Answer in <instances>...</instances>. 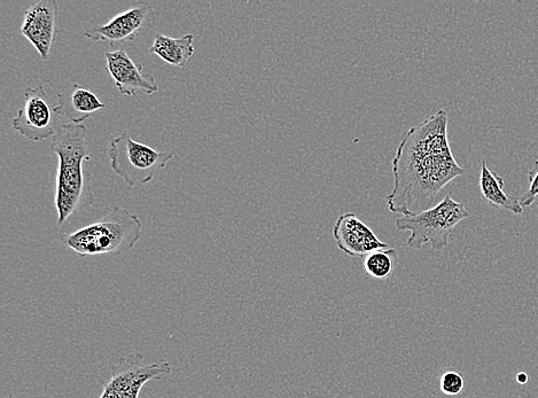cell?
<instances>
[{"label": "cell", "mask_w": 538, "mask_h": 398, "mask_svg": "<svg viewBox=\"0 0 538 398\" xmlns=\"http://www.w3.org/2000/svg\"><path fill=\"white\" fill-rule=\"evenodd\" d=\"M448 123L447 112L439 109L405 134L393 159L394 189L386 198L392 213L424 212L444 187L465 173L452 154Z\"/></svg>", "instance_id": "6da1fadb"}, {"label": "cell", "mask_w": 538, "mask_h": 398, "mask_svg": "<svg viewBox=\"0 0 538 398\" xmlns=\"http://www.w3.org/2000/svg\"><path fill=\"white\" fill-rule=\"evenodd\" d=\"M89 132L83 124L67 123L52 137L51 152L58 155L56 186L58 224L64 225L70 216L89 208L95 202L84 162L91 160Z\"/></svg>", "instance_id": "7a4b0ae2"}, {"label": "cell", "mask_w": 538, "mask_h": 398, "mask_svg": "<svg viewBox=\"0 0 538 398\" xmlns=\"http://www.w3.org/2000/svg\"><path fill=\"white\" fill-rule=\"evenodd\" d=\"M143 234L139 217L128 209L115 206L100 221L74 232L60 234V241L82 257L104 254L122 255L131 251Z\"/></svg>", "instance_id": "3957f363"}, {"label": "cell", "mask_w": 538, "mask_h": 398, "mask_svg": "<svg viewBox=\"0 0 538 398\" xmlns=\"http://www.w3.org/2000/svg\"><path fill=\"white\" fill-rule=\"evenodd\" d=\"M467 217H470V212L463 202L452 199L448 194L438 205L424 212L399 218L395 228L410 232L409 247L420 249L430 244L435 251H441L449 245L452 231Z\"/></svg>", "instance_id": "277c9868"}, {"label": "cell", "mask_w": 538, "mask_h": 398, "mask_svg": "<svg viewBox=\"0 0 538 398\" xmlns=\"http://www.w3.org/2000/svg\"><path fill=\"white\" fill-rule=\"evenodd\" d=\"M108 154L112 170L129 187L151 183L174 158L171 152H159L135 142L127 131L109 143Z\"/></svg>", "instance_id": "5b68a950"}, {"label": "cell", "mask_w": 538, "mask_h": 398, "mask_svg": "<svg viewBox=\"0 0 538 398\" xmlns=\"http://www.w3.org/2000/svg\"><path fill=\"white\" fill-rule=\"evenodd\" d=\"M173 366L168 362L144 364V355L132 353L112 366L111 378L103 382L99 398H139L147 382L169 376Z\"/></svg>", "instance_id": "8992f818"}, {"label": "cell", "mask_w": 538, "mask_h": 398, "mask_svg": "<svg viewBox=\"0 0 538 398\" xmlns=\"http://www.w3.org/2000/svg\"><path fill=\"white\" fill-rule=\"evenodd\" d=\"M157 19L153 6L147 2H137L129 10L116 15L104 26L85 31L84 36L92 42H108L112 46L135 41V39L155 27Z\"/></svg>", "instance_id": "52a82bcc"}, {"label": "cell", "mask_w": 538, "mask_h": 398, "mask_svg": "<svg viewBox=\"0 0 538 398\" xmlns=\"http://www.w3.org/2000/svg\"><path fill=\"white\" fill-rule=\"evenodd\" d=\"M53 113L54 108L51 107L43 87L27 88L25 105L13 120L12 126L31 142H42L56 134Z\"/></svg>", "instance_id": "ba28073f"}, {"label": "cell", "mask_w": 538, "mask_h": 398, "mask_svg": "<svg viewBox=\"0 0 538 398\" xmlns=\"http://www.w3.org/2000/svg\"><path fill=\"white\" fill-rule=\"evenodd\" d=\"M59 4L56 0H40L29 7L21 34L33 44L43 61H48L57 36Z\"/></svg>", "instance_id": "9c48e42d"}, {"label": "cell", "mask_w": 538, "mask_h": 398, "mask_svg": "<svg viewBox=\"0 0 538 398\" xmlns=\"http://www.w3.org/2000/svg\"><path fill=\"white\" fill-rule=\"evenodd\" d=\"M105 58L108 73L121 95L136 97L139 92L154 95L159 91L154 75L145 73L143 66L136 64L126 51L106 52Z\"/></svg>", "instance_id": "30bf717a"}, {"label": "cell", "mask_w": 538, "mask_h": 398, "mask_svg": "<svg viewBox=\"0 0 538 398\" xmlns=\"http://www.w3.org/2000/svg\"><path fill=\"white\" fill-rule=\"evenodd\" d=\"M333 237L340 251L353 257H365L377 249L389 248L353 213L338 218L333 228Z\"/></svg>", "instance_id": "8fae6325"}, {"label": "cell", "mask_w": 538, "mask_h": 398, "mask_svg": "<svg viewBox=\"0 0 538 398\" xmlns=\"http://www.w3.org/2000/svg\"><path fill=\"white\" fill-rule=\"evenodd\" d=\"M59 105L54 107V113L65 116L72 123L82 124L93 113L105 109L106 105L92 91L74 84L69 92L60 93Z\"/></svg>", "instance_id": "7c38bea8"}, {"label": "cell", "mask_w": 538, "mask_h": 398, "mask_svg": "<svg viewBox=\"0 0 538 398\" xmlns=\"http://www.w3.org/2000/svg\"><path fill=\"white\" fill-rule=\"evenodd\" d=\"M479 186L483 199L490 206L506 210L514 215L524 213V207L521 206L519 197H512L504 191L503 177L491 171L486 161L482 162Z\"/></svg>", "instance_id": "4fadbf2b"}, {"label": "cell", "mask_w": 538, "mask_h": 398, "mask_svg": "<svg viewBox=\"0 0 538 398\" xmlns=\"http://www.w3.org/2000/svg\"><path fill=\"white\" fill-rule=\"evenodd\" d=\"M194 36L187 34L181 38H173L158 34L150 48V53L157 54L168 65L184 68L194 56Z\"/></svg>", "instance_id": "5bb4252c"}, {"label": "cell", "mask_w": 538, "mask_h": 398, "mask_svg": "<svg viewBox=\"0 0 538 398\" xmlns=\"http://www.w3.org/2000/svg\"><path fill=\"white\" fill-rule=\"evenodd\" d=\"M396 262L395 249H377L364 257L363 269L373 279L386 280L392 276Z\"/></svg>", "instance_id": "9a60e30c"}, {"label": "cell", "mask_w": 538, "mask_h": 398, "mask_svg": "<svg viewBox=\"0 0 538 398\" xmlns=\"http://www.w3.org/2000/svg\"><path fill=\"white\" fill-rule=\"evenodd\" d=\"M465 380L459 373L448 371L442 374L440 379V390L444 395L457 396L463 392Z\"/></svg>", "instance_id": "2e32d148"}, {"label": "cell", "mask_w": 538, "mask_h": 398, "mask_svg": "<svg viewBox=\"0 0 538 398\" xmlns=\"http://www.w3.org/2000/svg\"><path fill=\"white\" fill-rule=\"evenodd\" d=\"M538 197V160L535 161L534 167L528 174V189L519 197L522 207H530Z\"/></svg>", "instance_id": "e0dca14e"}, {"label": "cell", "mask_w": 538, "mask_h": 398, "mask_svg": "<svg viewBox=\"0 0 538 398\" xmlns=\"http://www.w3.org/2000/svg\"><path fill=\"white\" fill-rule=\"evenodd\" d=\"M528 376L526 373H518L517 374V381L519 382L520 385H525L527 384L528 382Z\"/></svg>", "instance_id": "ac0fdd59"}]
</instances>
